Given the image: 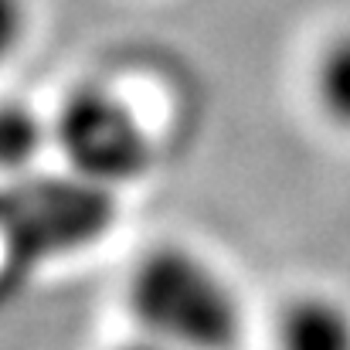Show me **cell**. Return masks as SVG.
<instances>
[{"mask_svg": "<svg viewBox=\"0 0 350 350\" xmlns=\"http://www.w3.org/2000/svg\"><path fill=\"white\" fill-rule=\"evenodd\" d=\"M126 306L143 337L177 350H234L245 306L234 282L191 245H157L129 272Z\"/></svg>", "mask_w": 350, "mask_h": 350, "instance_id": "cell-1", "label": "cell"}, {"mask_svg": "<svg viewBox=\"0 0 350 350\" xmlns=\"http://www.w3.org/2000/svg\"><path fill=\"white\" fill-rule=\"evenodd\" d=\"M51 143L75 177L106 191L139 180L153 163V143L139 116L103 85H82L65 99L51 122Z\"/></svg>", "mask_w": 350, "mask_h": 350, "instance_id": "cell-2", "label": "cell"}, {"mask_svg": "<svg viewBox=\"0 0 350 350\" xmlns=\"http://www.w3.org/2000/svg\"><path fill=\"white\" fill-rule=\"evenodd\" d=\"M275 350H350V306L330 293L293 296L275 320Z\"/></svg>", "mask_w": 350, "mask_h": 350, "instance_id": "cell-3", "label": "cell"}, {"mask_svg": "<svg viewBox=\"0 0 350 350\" xmlns=\"http://www.w3.org/2000/svg\"><path fill=\"white\" fill-rule=\"evenodd\" d=\"M51 143V126L24 103H0V174L27 170Z\"/></svg>", "mask_w": 350, "mask_h": 350, "instance_id": "cell-4", "label": "cell"}, {"mask_svg": "<svg viewBox=\"0 0 350 350\" xmlns=\"http://www.w3.org/2000/svg\"><path fill=\"white\" fill-rule=\"evenodd\" d=\"M317 103L337 126L350 129V31L330 38L313 68Z\"/></svg>", "mask_w": 350, "mask_h": 350, "instance_id": "cell-5", "label": "cell"}, {"mask_svg": "<svg viewBox=\"0 0 350 350\" xmlns=\"http://www.w3.org/2000/svg\"><path fill=\"white\" fill-rule=\"evenodd\" d=\"M31 27V3L27 0H0V62L17 55Z\"/></svg>", "mask_w": 350, "mask_h": 350, "instance_id": "cell-6", "label": "cell"}, {"mask_svg": "<svg viewBox=\"0 0 350 350\" xmlns=\"http://www.w3.org/2000/svg\"><path fill=\"white\" fill-rule=\"evenodd\" d=\"M119 350H177V347H167V344H160V340H153V337H136V340H126Z\"/></svg>", "mask_w": 350, "mask_h": 350, "instance_id": "cell-7", "label": "cell"}]
</instances>
